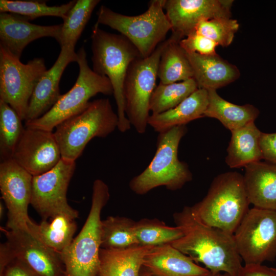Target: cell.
<instances>
[{"mask_svg":"<svg viewBox=\"0 0 276 276\" xmlns=\"http://www.w3.org/2000/svg\"><path fill=\"white\" fill-rule=\"evenodd\" d=\"M173 219L183 236L172 242V246L213 273L238 275L243 266L234 235L204 224L191 206L175 213Z\"/></svg>","mask_w":276,"mask_h":276,"instance_id":"6da1fadb","label":"cell"},{"mask_svg":"<svg viewBox=\"0 0 276 276\" xmlns=\"http://www.w3.org/2000/svg\"><path fill=\"white\" fill-rule=\"evenodd\" d=\"M91 40L93 70L110 80L117 107L118 129L126 132L131 125L125 111L124 84L130 64L141 55L125 36L107 32L97 22L92 28Z\"/></svg>","mask_w":276,"mask_h":276,"instance_id":"7a4b0ae2","label":"cell"},{"mask_svg":"<svg viewBox=\"0 0 276 276\" xmlns=\"http://www.w3.org/2000/svg\"><path fill=\"white\" fill-rule=\"evenodd\" d=\"M250 204L243 175L228 172L215 177L206 195L191 207L204 224L234 235Z\"/></svg>","mask_w":276,"mask_h":276,"instance_id":"3957f363","label":"cell"},{"mask_svg":"<svg viewBox=\"0 0 276 276\" xmlns=\"http://www.w3.org/2000/svg\"><path fill=\"white\" fill-rule=\"evenodd\" d=\"M187 132V126L180 125L159 133L152 160L141 173L129 182V188L133 192L142 195L160 186L176 191L192 179L188 165L178 158L179 144Z\"/></svg>","mask_w":276,"mask_h":276,"instance_id":"277c9868","label":"cell"},{"mask_svg":"<svg viewBox=\"0 0 276 276\" xmlns=\"http://www.w3.org/2000/svg\"><path fill=\"white\" fill-rule=\"evenodd\" d=\"M110 197L107 185L100 179L93 185L91 203L86 220L78 235L60 254L65 276H97L101 248L103 208Z\"/></svg>","mask_w":276,"mask_h":276,"instance_id":"5b68a950","label":"cell"},{"mask_svg":"<svg viewBox=\"0 0 276 276\" xmlns=\"http://www.w3.org/2000/svg\"><path fill=\"white\" fill-rule=\"evenodd\" d=\"M119 118L107 98L90 101L81 112L64 121L54 132L61 158L71 162L94 137L104 138L118 128Z\"/></svg>","mask_w":276,"mask_h":276,"instance_id":"8992f818","label":"cell"},{"mask_svg":"<svg viewBox=\"0 0 276 276\" xmlns=\"http://www.w3.org/2000/svg\"><path fill=\"white\" fill-rule=\"evenodd\" d=\"M165 0H152L144 13L128 16L102 5L97 12L99 25L119 32L137 49L142 57L150 55L165 41L171 26L164 11Z\"/></svg>","mask_w":276,"mask_h":276,"instance_id":"52a82bcc","label":"cell"},{"mask_svg":"<svg viewBox=\"0 0 276 276\" xmlns=\"http://www.w3.org/2000/svg\"><path fill=\"white\" fill-rule=\"evenodd\" d=\"M79 74L73 86L61 95L53 106L35 120L25 121V127L52 131L59 124L82 111L90 98L102 94L111 95L113 88L109 79L91 69L87 62L83 47L77 52Z\"/></svg>","mask_w":276,"mask_h":276,"instance_id":"ba28073f","label":"cell"},{"mask_svg":"<svg viewBox=\"0 0 276 276\" xmlns=\"http://www.w3.org/2000/svg\"><path fill=\"white\" fill-rule=\"evenodd\" d=\"M169 41V38L160 43L149 56L134 60L127 72L124 84L125 114L140 134L146 132L148 125L150 99L156 87L160 56Z\"/></svg>","mask_w":276,"mask_h":276,"instance_id":"9c48e42d","label":"cell"},{"mask_svg":"<svg viewBox=\"0 0 276 276\" xmlns=\"http://www.w3.org/2000/svg\"><path fill=\"white\" fill-rule=\"evenodd\" d=\"M47 70L43 58H34L25 64L0 46V100L8 104L22 121L34 89Z\"/></svg>","mask_w":276,"mask_h":276,"instance_id":"30bf717a","label":"cell"},{"mask_svg":"<svg viewBox=\"0 0 276 276\" xmlns=\"http://www.w3.org/2000/svg\"><path fill=\"white\" fill-rule=\"evenodd\" d=\"M245 264H262L276 258V211L250 209L234 234Z\"/></svg>","mask_w":276,"mask_h":276,"instance_id":"8fae6325","label":"cell"},{"mask_svg":"<svg viewBox=\"0 0 276 276\" xmlns=\"http://www.w3.org/2000/svg\"><path fill=\"white\" fill-rule=\"evenodd\" d=\"M76 168V162L62 158L49 171L33 176L31 205L41 217L48 220L64 214L77 219L78 211L67 200L68 187Z\"/></svg>","mask_w":276,"mask_h":276,"instance_id":"7c38bea8","label":"cell"},{"mask_svg":"<svg viewBox=\"0 0 276 276\" xmlns=\"http://www.w3.org/2000/svg\"><path fill=\"white\" fill-rule=\"evenodd\" d=\"M33 176L12 158L1 162L0 190L8 210L6 228L29 231Z\"/></svg>","mask_w":276,"mask_h":276,"instance_id":"4fadbf2b","label":"cell"},{"mask_svg":"<svg viewBox=\"0 0 276 276\" xmlns=\"http://www.w3.org/2000/svg\"><path fill=\"white\" fill-rule=\"evenodd\" d=\"M12 159L34 176L55 167L61 154L52 131L25 127Z\"/></svg>","mask_w":276,"mask_h":276,"instance_id":"5bb4252c","label":"cell"},{"mask_svg":"<svg viewBox=\"0 0 276 276\" xmlns=\"http://www.w3.org/2000/svg\"><path fill=\"white\" fill-rule=\"evenodd\" d=\"M14 258L26 263L38 276H65L60 253L48 247L29 231L2 228Z\"/></svg>","mask_w":276,"mask_h":276,"instance_id":"9a60e30c","label":"cell"},{"mask_svg":"<svg viewBox=\"0 0 276 276\" xmlns=\"http://www.w3.org/2000/svg\"><path fill=\"white\" fill-rule=\"evenodd\" d=\"M232 0H165L164 8L172 33L181 39L202 20L231 17Z\"/></svg>","mask_w":276,"mask_h":276,"instance_id":"2e32d148","label":"cell"},{"mask_svg":"<svg viewBox=\"0 0 276 276\" xmlns=\"http://www.w3.org/2000/svg\"><path fill=\"white\" fill-rule=\"evenodd\" d=\"M78 59L75 47L66 45L53 66L47 70L36 84L31 97L25 121L38 119L48 111L61 96L59 83L66 67Z\"/></svg>","mask_w":276,"mask_h":276,"instance_id":"e0dca14e","label":"cell"},{"mask_svg":"<svg viewBox=\"0 0 276 276\" xmlns=\"http://www.w3.org/2000/svg\"><path fill=\"white\" fill-rule=\"evenodd\" d=\"M11 13L0 14V46L20 58L24 49L37 39L51 37L58 40L61 24L41 26Z\"/></svg>","mask_w":276,"mask_h":276,"instance_id":"ac0fdd59","label":"cell"},{"mask_svg":"<svg viewBox=\"0 0 276 276\" xmlns=\"http://www.w3.org/2000/svg\"><path fill=\"white\" fill-rule=\"evenodd\" d=\"M143 267L156 276H201L210 272L170 244L152 246Z\"/></svg>","mask_w":276,"mask_h":276,"instance_id":"d6986e66","label":"cell"},{"mask_svg":"<svg viewBox=\"0 0 276 276\" xmlns=\"http://www.w3.org/2000/svg\"><path fill=\"white\" fill-rule=\"evenodd\" d=\"M187 54L193 69V78L199 88L216 90L234 82L240 76V71L235 65L217 54L203 55L187 53Z\"/></svg>","mask_w":276,"mask_h":276,"instance_id":"ffe728a7","label":"cell"},{"mask_svg":"<svg viewBox=\"0 0 276 276\" xmlns=\"http://www.w3.org/2000/svg\"><path fill=\"white\" fill-rule=\"evenodd\" d=\"M245 169L244 182L250 203L276 211V164L259 161Z\"/></svg>","mask_w":276,"mask_h":276,"instance_id":"44dd1931","label":"cell"},{"mask_svg":"<svg viewBox=\"0 0 276 276\" xmlns=\"http://www.w3.org/2000/svg\"><path fill=\"white\" fill-rule=\"evenodd\" d=\"M208 104V90L198 88L173 108L159 114H150L148 123L158 133L175 126L186 125L204 117Z\"/></svg>","mask_w":276,"mask_h":276,"instance_id":"7402d4cb","label":"cell"},{"mask_svg":"<svg viewBox=\"0 0 276 276\" xmlns=\"http://www.w3.org/2000/svg\"><path fill=\"white\" fill-rule=\"evenodd\" d=\"M151 246L135 245L123 249L101 248L98 276H139L144 259Z\"/></svg>","mask_w":276,"mask_h":276,"instance_id":"603a6c76","label":"cell"},{"mask_svg":"<svg viewBox=\"0 0 276 276\" xmlns=\"http://www.w3.org/2000/svg\"><path fill=\"white\" fill-rule=\"evenodd\" d=\"M231 133L225 158V162L229 167H245L263 159L260 144L262 132L254 122L231 131Z\"/></svg>","mask_w":276,"mask_h":276,"instance_id":"cb8c5ba5","label":"cell"},{"mask_svg":"<svg viewBox=\"0 0 276 276\" xmlns=\"http://www.w3.org/2000/svg\"><path fill=\"white\" fill-rule=\"evenodd\" d=\"M37 224H28L30 233L48 247L61 254L72 243L77 231L76 219L64 214H58Z\"/></svg>","mask_w":276,"mask_h":276,"instance_id":"d4e9b609","label":"cell"},{"mask_svg":"<svg viewBox=\"0 0 276 276\" xmlns=\"http://www.w3.org/2000/svg\"><path fill=\"white\" fill-rule=\"evenodd\" d=\"M208 104L204 117L219 120L231 131L255 122L259 115V109L250 104L239 105L223 99L216 90H208Z\"/></svg>","mask_w":276,"mask_h":276,"instance_id":"484cf974","label":"cell"},{"mask_svg":"<svg viewBox=\"0 0 276 276\" xmlns=\"http://www.w3.org/2000/svg\"><path fill=\"white\" fill-rule=\"evenodd\" d=\"M181 39L178 35L172 33L162 53L157 71L160 83H175L193 78L187 53L179 44Z\"/></svg>","mask_w":276,"mask_h":276,"instance_id":"4316f807","label":"cell"},{"mask_svg":"<svg viewBox=\"0 0 276 276\" xmlns=\"http://www.w3.org/2000/svg\"><path fill=\"white\" fill-rule=\"evenodd\" d=\"M135 221L125 217L108 216L102 221L101 248L123 249L139 245Z\"/></svg>","mask_w":276,"mask_h":276,"instance_id":"83f0119b","label":"cell"},{"mask_svg":"<svg viewBox=\"0 0 276 276\" xmlns=\"http://www.w3.org/2000/svg\"><path fill=\"white\" fill-rule=\"evenodd\" d=\"M198 88L192 78L180 82L160 83L156 86L149 102L151 114H159L173 108Z\"/></svg>","mask_w":276,"mask_h":276,"instance_id":"f1b7e54d","label":"cell"},{"mask_svg":"<svg viewBox=\"0 0 276 276\" xmlns=\"http://www.w3.org/2000/svg\"><path fill=\"white\" fill-rule=\"evenodd\" d=\"M100 0H77L61 24L57 42L61 48L75 47L95 7Z\"/></svg>","mask_w":276,"mask_h":276,"instance_id":"f546056e","label":"cell"},{"mask_svg":"<svg viewBox=\"0 0 276 276\" xmlns=\"http://www.w3.org/2000/svg\"><path fill=\"white\" fill-rule=\"evenodd\" d=\"M76 2L51 6L43 1L0 0V12L18 14L29 20L47 16L59 17L64 20Z\"/></svg>","mask_w":276,"mask_h":276,"instance_id":"4dcf8cb0","label":"cell"},{"mask_svg":"<svg viewBox=\"0 0 276 276\" xmlns=\"http://www.w3.org/2000/svg\"><path fill=\"white\" fill-rule=\"evenodd\" d=\"M22 121L8 104L0 100L1 162L12 158L25 130Z\"/></svg>","mask_w":276,"mask_h":276,"instance_id":"1f68e13d","label":"cell"},{"mask_svg":"<svg viewBox=\"0 0 276 276\" xmlns=\"http://www.w3.org/2000/svg\"><path fill=\"white\" fill-rule=\"evenodd\" d=\"M135 231L139 245L144 246L171 244L183 236L179 226L167 225L157 219L144 218L135 221Z\"/></svg>","mask_w":276,"mask_h":276,"instance_id":"d6a6232c","label":"cell"},{"mask_svg":"<svg viewBox=\"0 0 276 276\" xmlns=\"http://www.w3.org/2000/svg\"><path fill=\"white\" fill-rule=\"evenodd\" d=\"M239 28L236 19L231 17H216L202 20L196 26L194 31L215 42L218 45L227 47L233 42Z\"/></svg>","mask_w":276,"mask_h":276,"instance_id":"836d02e7","label":"cell"},{"mask_svg":"<svg viewBox=\"0 0 276 276\" xmlns=\"http://www.w3.org/2000/svg\"><path fill=\"white\" fill-rule=\"evenodd\" d=\"M179 44L187 53H196L203 55L217 54L216 48L218 45L214 41L195 31L180 40Z\"/></svg>","mask_w":276,"mask_h":276,"instance_id":"e575fe53","label":"cell"},{"mask_svg":"<svg viewBox=\"0 0 276 276\" xmlns=\"http://www.w3.org/2000/svg\"><path fill=\"white\" fill-rule=\"evenodd\" d=\"M260 144L263 159L276 164V132H262Z\"/></svg>","mask_w":276,"mask_h":276,"instance_id":"d590c367","label":"cell"},{"mask_svg":"<svg viewBox=\"0 0 276 276\" xmlns=\"http://www.w3.org/2000/svg\"><path fill=\"white\" fill-rule=\"evenodd\" d=\"M0 276H38L26 263L14 258Z\"/></svg>","mask_w":276,"mask_h":276,"instance_id":"8d00e7d4","label":"cell"},{"mask_svg":"<svg viewBox=\"0 0 276 276\" xmlns=\"http://www.w3.org/2000/svg\"><path fill=\"white\" fill-rule=\"evenodd\" d=\"M238 276H276V269L262 264H245Z\"/></svg>","mask_w":276,"mask_h":276,"instance_id":"74e56055","label":"cell"},{"mask_svg":"<svg viewBox=\"0 0 276 276\" xmlns=\"http://www.w3.org/2000/svg\"><path fill=\"white\" fill-rule=\"evenodd\" d=\"M14 259L13 255L6 242L0 245V275L7 265Z\"/></svg>","mask_w":276,"mask_h":276,"instance_id":"f35d334b","label":"cell"},{"mask_svg":"<svg viewBox=\"0 0 276 276\" xmlns=\"http://www.w3.org/2000/svg\"><path fill=\"white\" fill-rule=\"evenodd\" d=\"M139 276H156L150 273L143 267L142 268Z\"/></svg>","mask_w":276,"mask_h":276,"instance_id":"ab89813d","label":"cell"},{"mask_svg":"<svg viewBox=\"0 0 276 276\" xmlns=\"http://www.w3.org/2000/svg\"><path fill=\"white\" fill-rule=\"evenodd\" d=\"M5 214V206L3 202H0V218L1 219L4 217Z\"/></svg>","mask_w":276,"mask_h":276,"instance_id":"60d3db41","label":"cell"},{"mask_svg":"<svg viewBox=\"0 0 276 276\" xmlns=\"http://www.w3.org/2000/svg\"><path fill=\"white\" fill-rule=\"evenodd\" d=\"M217 273H215L210 271L208 273L201 276H217Z\"/></svg>","mask_w":276,"mask_h":276,"instance_id":"b9f144b4","label":"cell"},{"mask_svg":"<svg viewBox=\"0 0 276 276\" xmlns=\"http://www.w3.org/2000/svg\"><path fill=\"white\" fill-rule=\"evenodd\" d=\"M217 276H232V275L227 273L220 272V273H217Z\"/></svg>","mask_w":276,"mask_h":276,"instance_id":"7bdbcfd3","label":"cell"},{"mask_svg":"<svg viewBox=\"0 0 276 276\" xmlns=\"http://www.w3.org/2000/svg\"><path fill=\"white\" fill-rule=\"evenodd\" d=\"M97 276H98V275Z\"/></svg>","mask_w":276,"mask_h":276,"instance_id":"ee69618b","label":"cell"}]
</instances>
